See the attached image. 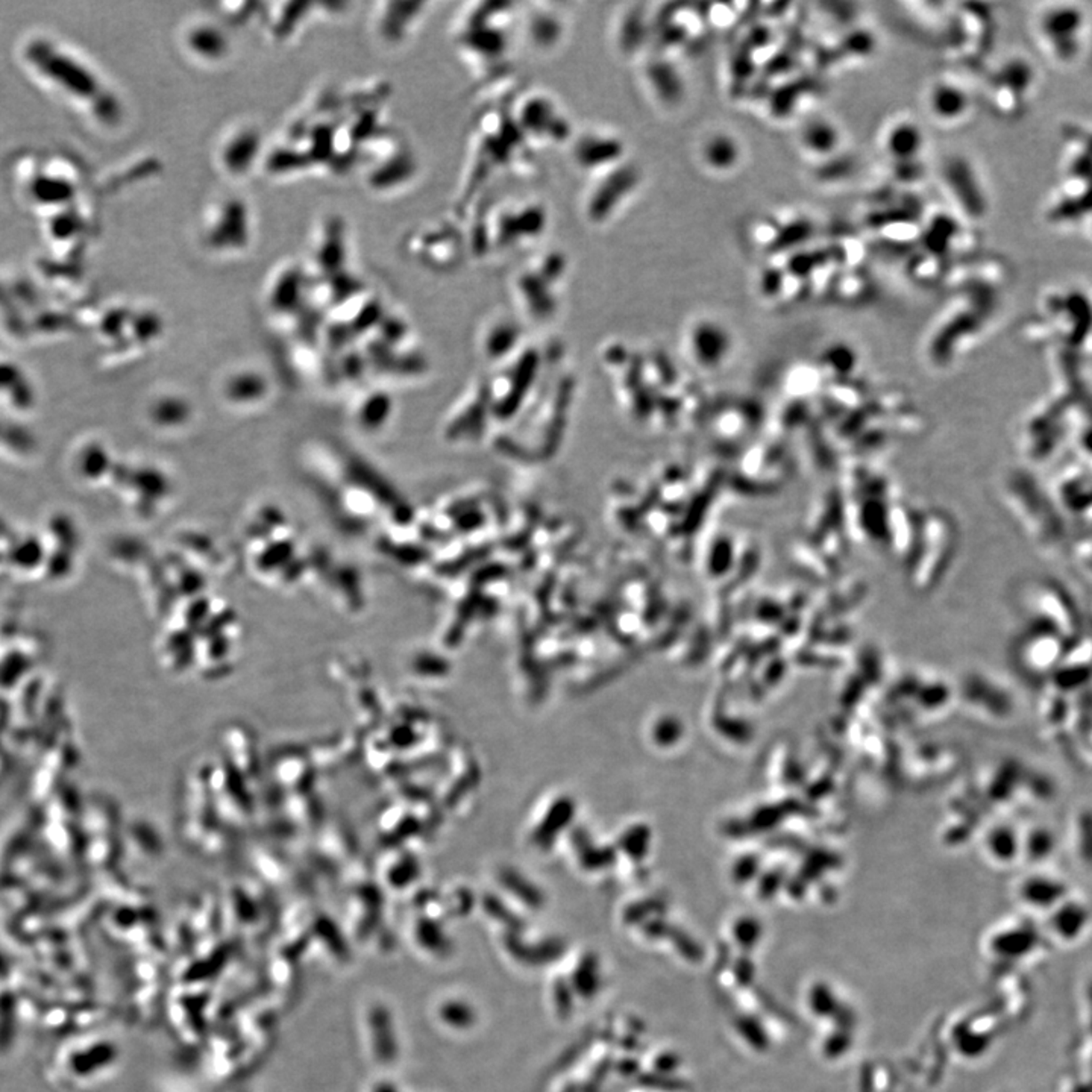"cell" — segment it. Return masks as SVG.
Masks as SVG:
<instances>
[{
  "instance_id": "obj_1",
  "label": "cell",
  "mask_w": 1092,
  "mask_h": 1092,
  "mask_svg": "<svg viewBox=\"0 0 1092 1092\" xmlns=\"http://www.w3.org/2000/svg\"><path fill=\"white\" fill-rule=\"evenodd\" d=\"M1061 184L1051 197L1047 217L1057 227L1085 225L1092 216V129H1072L1065 134ZM1092 236V219L1088 228Z\"/></svg>"
},
{
  "instance_id": "obj_2",
  "label": "cell",
  "mask_w": 1092,
  "mask_h": 1092,
  "mask_svg": "<svg viewBox=\"0 0 1092 1092\" xmlns=\"http://www.w3.org/2000/svg\"><path fill=\"white\" fill-rule=\"evenodd\" d=\"M1091 16L1082 5L1057 2L1042 6L1033 17V36L1038 46L1055 64L1068 68L1087 51Z\"/></svg>"
},
{
  "instance_id": "obj_3",
  "label": "cell",
  "mask_w": 1092,
  "mask_h": 1092,
  "mask_svg": "<svg viewBox=\"0 0 1092 1092\" xmlns=\"http://www.w3.org/2000/svg\"><path fill=\"white\" fill-rule=\"evenodd\" d=\"M1038 90L1035 64L1024 57H1010L991 72L984 96L992 111L1003 119L1016 120L1029 111Z\"/></svg>"
},
{
  "instance_id": "obj_4",
  "label": "cell",
  "mask_w": 1092,
  "mask_h": 1092,
  "mask_svg": "<svg viewBox=\"0 0 1092 1092\" xmlns=\"http://www.w3.org/2000/svg\"><path fill=\"white\" fill-rule=\"evenodd\" d=\"M687 348L696 366L718 371L726 366L733 350L732 333L715 319H701L687 333Z\"/></svg>"
},
{
  "instance_id": "obj_5",
  "label": "cell",
  "mask_w": 1092,
  "mask_h": 1092,
  "mask_svg": "<svg viewBox=\"0 0 1092 1092\" xmlns=\"http://www.w3.org/2000/svg\"><path fill=\"white\" fill-rule=\"evenodd\" d=\"M943 180L959 210L968 217V221H979L986 214L988 197L971 163L959 157L948 161L943 169Z\"/></svg>"
},
{
  "instance_id": "obj_6",
  "label": "cell",
  "mask_w": 1092,
  "mask_h": 1092,
  "mask_svg": "<svg viewBox=\"0 0 1092 1092\" xmlns=\"http://www.w3.org/2000/svg\"><path fill=\"white\" fill-rule=\"evenodd\" d=\"M928 114L936 124L958 126L973 114L974 99L962 84L953 79H938L928 87L926 96Z\"/></svg>"
},
{
  "instance_id": "obj_7",
  "label": "cell",
  "mask_w": 1092,
  "mask_h": 1092,
  "mask_svg": "<svg viewBox=\"0 0 1092 1092\" xmlns=\"http://www.w3.org/2000/svg\"><path fill=\"white\" fill-rule=\"evenodd\" d=\"M926 134L921 124L912 117H895L881 131V149L892 165L918 163L926 149Z\"/></svg>"
},
{
  "instance_id": "obj_8",
  "label": "cell",
  "mask_w": 1092,
  "mask_h": 1092,
  "mask_svg": "<svg viewBox=\"0 0 1092 1092\" xmlns=\"http://www.w3.org/2000/svg\"><path fill=\"white\" fill-rule=\"evenodd\" d=\"M871 229L887 245L909 246L922 238V221L904 205H891L872 213L868 219Z\"/></svg>"
},
{
  "instance_id": "obj_9",
  "label": "cell",
  "mask_w": 1092,
  "mask_h": 1092,
  "mask_svg": "<svg viewBox=\"0 0 1092 1092\" xmlns=\"http://www.w3.org/2000/svg\"><path fill=\"white\" fill-rule=\"evenodd\" d=\"M842 131L835 120L816 117L804 124L799 134V146L812 160L825 163L835 160L842 146Z\"/></svg>"
},
{
  "instance_id": "obj_10",
  "label": "cell",
  "mask_w": 1092,
  "mask_h": 1092,
  "mask_svg": "<svg viewBox=\"0 0 1092 1092\" xmlns=\"http://www.w3.org/2000/svg\"><path fill=\"white\" fill-rule=\"evenodd\" d=\"M701 160L715 173H730L743 163V148L730 132H713L701 146Z\"/></svg>"
},
{
  "instance_id": "obj_11",
  "label": "cell",
  "mask_w": 1092,
  "mask_h": 1092,
  "mask_svg": "<svg viewBox=\"0 0 1092 1092\" xmlns=\"http://www.w3.org/2000/svg\"><path fill=\"white\" fill-rule=\"evenodd\" d=\"M830 293L845 304L861 302L870 293V283L861 269H840Z\"/></svg>"
},
{
  "instance_id": "obj_12",
  "label": "cell",
  "mask_w": 1092,
  "mask_h": 1092,
  "mask_svg": "<svg viewBox=\"0 0 1092 1092\" xmlns=\"http://www.w3.org/2000/svg\"><path fill=\"white\" fill-rule=\"evenodd\" d=\"M943 260L945 258L939 257L926 248L921 253H915L913 257L909 258L907 261L909 277L921 284L935 283L943 278V275L945 277L948 275V270L943 269Z\"/></svg>"
}]
</instances>
